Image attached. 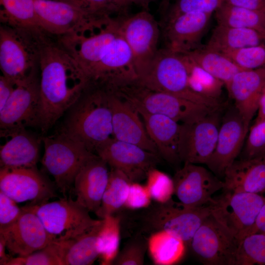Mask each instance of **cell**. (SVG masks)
I'll use <instances>...</instances> for the list:
<instances>
[{
	"label": "cell",
	"mask_w": 265,
	"mask_h": 265,
	"mask_svg": "<svg viewBox=\"0 0 265 265\" xmlns=\"http://www.w3.org/2000/svg\"><path fill=\"white\" fill-rule=\"evenodd\" d=\"M39 128L45 134L79 100L89 85L80 66L58 43L50 40L41 52Z\"/></svg>",
	"instance_id": "6da1fadb"
},
{
	"label": "cell",
	"mask_w": 265,
	"mask_h": 265,
	"mask_svg": "<svg viewBox=\"0 0 265 265\" xmlns=\"http://www.w3.org/2000/svg\"><path fill=\"white\" fill-rule=\"evenodd\" d=\"M117 213L121 233L124 232L126 237L139 234L148 237L165 231L180 238L189 247L194 234L211 212L209 205L190 207L172 198L164 203L152 202L139 210L122 208Z\"/></svg>",
	"instance_id": "7a4b0ae2"
},
{
	"label": "cell",
	"mask_w": 265,
	"mask_h": 265,
	"mask_svg": "<svg viewBox=\"0 0 265 265\" xmlns=\"http://www.w3.org/2000/svg\"><path fill=\"white\" fill-rule=\"evenodd\" d=\"M67 113L59 131L81 142L93 153L96 154L100 147L114 138L106 90L88 86Z\"/></svg>",
	"instance_id": "3957f363"
},
{
	"label": "cell",
	"mask_w": 265,
	"mask_h": 265,
	"mask_svg": "<svg viewBox=\"0 0 265 265\" xmlns=\"http://www.w3.org/2000/svg\"><path fill=\"white\" fill-rule=\"evenodd\" d=\"M42 30L0 26V68L2 75L16 83L38 70L42 48L51 39Z\"/></svg>",
	"instance_id": "277c9868"
},
{
	"label": "cell",
	"mask_w": 265,
	"mask_h": 265,
	"mask_svg": "<svg viewBox=\"0 0 265 265\" xmlns=\"http://www.w3.org/2000/svg\"><path fill=\"white\" fill-rule=\"evenodd\" d=\"M137 81L153 90L169 93L213 109H221L219 101L204 97L191 89L182 55L165 48L159 50L148 70Z\"/></svg>",
	"instance_id": "5b68a950"
},
{
	"label": "cell",
	"mask_w": 265,
	"mask_h": 265,
	"mask_svg": "<svg viewBox=\"0 0 265 265\" xmlns=\"http://www.w3.org/2000/svg\"><path fill=\"white\" fill-rule=\"evenodd\" d=\"M42 142L44 146L43 166L53 178L57 189L67 197L78 172L96 154L60 131L43 137Z\"/></svg>",
	"instance_id": "8992f818"
},
{
	"label": "cell",
	"mask_w": 265,
	"mask_h": 265,
	"mask_svg": "<svg viewBox=\"0 0 265 265\" xmlns=\"http://www.w3.org/2000/svg\"><path fill=\"white\" fill-rule=\"evenodd\" d=\"M110 92L130 103L138 112L164 115L184 123L214 110L206 106L165 92L147 88L137 80Z\"/></svg>",
	"instance_id": "52a82bcc"
},
{
	"label": "cell",
	"mask_w": 265,
	"mask_h": 265,
	"mask_svg": "<svg viewBox=\"0 0 265 265\" xmlns=\"http://www.w3.org/2000/svg\"><path fill=\"white\" fill-rule=\"evenodd\" d=\"M27 206L38 216L48 232L57 240L73 239L100 223L76 200L64 197L53 202Z\"/></svg>",
	"instance_id": "ba28073f"
},
{
	"label": "cell",
	"mask_w": 265,
	"mask_h": 265,
	"mask_svg": "<svg viewBox=\"0 0 265 265\" xmlns=\"http://www.w3.org/2000/svg\"><path fill=\"white\" fill-rule=\"evenodd\" d=\"M265 197L257 194L224 190L209 204L211 214L239 241L252 233Z\"/></svg>",
	"instance_id": "9c48e42d"
},
{
	"label": "cell",
	"mask_w": 265,
	"mask_h": 265,
	"mask_svg": "<svg viewBox=\"0 0 265 265\" xmlns=\"http://www.w3.org/2000/svg\"><path fill=\"white\" fill-rule=\"evenodd\" d=\"M122 35L132 52L137 79L149 69L158 51L159 25L148 10L120 16Z\"/></svg>",
	"instance_id": "30bf717a"
},
{
	"label": "cell",
	"mask_w": 265,
	"mask_h": 265,
	"mask_svg": "<svg viewBox=\"0 0 265 265\" xmlns=\"http://www.w3.org/2000/svg\"><path fill=\"white\" fill-rule=\"evenodd\" d=\"M137 80L132 52L120 31L106 47L90 73L89 85L110 91Z\"/></svg>",
	"instance_id": "8fae6325"
},
{
	"label": "cell",
	"mask_w": 265,
	"mask_h": 265,
	"mask_svg": "<svg viewBox=\"0 0 265 265\" xmlns=\"http://www.w3.org/2000/svg\"><path fill=\"white\" fill-rule=\"evenodd\" d=\"M120 22L117 16L103 26L58 37V44L76 59L88 80L106 47L120 32Z\"/></svg>",
	"instance_id": "7c38bea8"
},
{
	"label": "cell",
	"mask_w": 265,
	"mask_h": 265,
	"mask_svg": "<svg viewBox=\"0 0 265 265\" xmlns=\"http://www.w3.org/2000/svg\"><path fill=\"white\" fill-rule=\"evenodd\" d=\"M239 242L210 214L194 234L189 247L204 265H234Z\"/></svg>",
	"instance_id": "4fadbf2b"
},
{
	"label": "cell",
	"mask_w": 265,
	"mask_h": 265,
	"mask_svg": "<svg viewBox=\"0 0 265 265\" xmlns=\"http://www.w3.org/2000/svg\"><path fill=\"white\" fill-rule=\"evenodd\" d=\"M38 70L17 83L0 111V130L39 128L41 113L40 80Z\"/></svg>",
	"instance_id": "5bb4252c"
},
{
	"label": "cell",
	"mask_w": 265,
	"mask_h": 265,
	"mask_svg": "<svg viewBox=\"0 0 265 265\" xmlns=\"http://www.w3.org/2000/svg\"><path fill=\"white\" fill-rule=\"evenodd\" d=\"M220 110L182 123L181 161L207 164L216 146L222 119Z\"/></svg>",
	"instance_id": "9a60e30c"
},
{
	"label": "cell",
	"mask_w": 265,
	"mask_h": 265,
	"mask_svg": "<svg viewBox=\"0 0 265 265\" xmlns=\"http://www.w3.org/2000/svg\"><path fill=\"white\" fill-rule=\"evenodd\" d=\"M53 182L36 168H0V190L17 203L37 204L57 197Z\"/></svg>",
	"instance_id": "2e32d148"
},
{
	"label": "cell",
	"mask_w": 265,
	"mask_h": 265,
	"mask_svg": "<svg viewBox=\"0 0 265 265\" xmlns=\"http://www.w3.org/2000/svg\"><path fill=\"white\" fill-rule=\"evenodd\" d=\"M39 27L51 36L59 37L82 29L105 25L94 21L74 6L58 0H34Z\"/></svg>",
	"instance_id": "e0dca14e"
},
{
	"label": "cell",
	"mask_w": 265,
	"mask_h": 265,
	"mask_svg": "<svg viewBox=\"0 0 265 265\" xmlns=\"http://www.w3.org/2000/svg\"><path fill=\"white\" fill-rule=\"evenodd\" d=\"M96 154L110 168L122 172L132 182L139 183L146 179L149 170L160 161L158 154L115 138L100 147Z\"/></svg>",
	"instance_id": "ac0fdd59"
},
{
	"label": "cell",
	"mask_w": 265,
	"mask_h": 265,
	"mask_svg": "<svg viewBox=\"0 0 265 265\" xmlns=\"http://www.w3.org/2000/svg\"><path fill=\"white\" fill-rule=\"evenodd\" d=\"M22 208V212L13 224L0 229L6 249L16 257L28 255L57 240L27 205Z\"/></svg>",
	"instance_id": "d6986e66"
},
{
	"label": "cell",
	"mask_w": 265,
	"mask_h": 265,
	"mask_svg": "<svg viewBox=\"0 0 265 265\" xmlns=\"http://www.w3.org/2000/svg\"><path fill=\"white\" fill-rule=\"evenodd\" d=\"M174 193L181 203L190 207L209 205L212 195L224 189V183L206 168L185 162L172 178Z\"/></svg>",
	"instance_id": "ffe728a7"
},
{
	"label": "cell",
	"mask_w": 265,
	"mask_h": 265,
	"mask_svg": "<svg viewBox=\"0 0 265 265\" xmlns=\"http://www.w3.org/2000/svg\"><path fill=\"white\" fill-rule=\"evenodd\" d=\"M249 128L235 106L222 117L214 150L206 165L215 175L224 177L239 155Z\"/></svg>",
	"instance_id": "44dd1931"
},
{
	"label": "cell",
	"mask_w": 265,
	"mask_h": 265,
	"mask_svg": "<svg viewBox=\"0 0 265 265\" xmlns=\"http://www.w3.org/2000/svg\"><path fill=\"white\" fill-rule=\"evenodd\" d=\"M211 14L191 12L180 14L163 21L165 48L186 54L201 47L200 42Z\"/></svg>",
	"instance_id": "7402d4cb"
},
{
	"label": "cell",
	"mask_w": 265,
	"mask_h": 265,
	"mask_svg": "<svg viewBox=\"0 0 265 265\" xmlns=\"http://www.w3.org/2000/svg\"><path fill=\"white\" fill-rule=\"evenodd\" d=\"M107 92L112 115L114 138L159 155L140 120L138 112L126 100L113 93Z\"/></svg>",
	"instance_id": "603a6c76"
},
{
	"label": "cell",
	"mask_w": 265,
	"mask_h": 265,
	"mask_svg": "<svg viewBox=\"0 0 265 265\" xmlns=\"http://www.w3.org/2000/svg\"><path fill=\"white\" fill-rule=\"evenodd\" d=\"M0 136L6 139L0 146V168L36 167L43 137L30 132L26 128L0 130Z\"/></svg>",
	"instance_id": "cb8c5ba5"
},
{
	"label": "cell",
	"mask_w": 265,
	"mask_h": 265,
	"mask_svg": "<svg viewBox=\"0 0 265 265\" xmlns=\"http://www.w3.org/2000/svg\"><path fill=\"white\" fill-rule=\"evenodd\" d=\"M108 166L96 155L83 166L75 177L73 186L76 200L90 212L95 213L100 207L109 179Z\"/></svg>",
	"instance_id": "d4e9b609"
},
{
	"label": "cell",
	"mask_w": 265,
	"mask_h": 265,
	"mask_svg": "<svg viewBox=\"0 0 265 265\" xmlns=\"http://www.w3.org/2000/svg\"><path fill=\"white\" fill-rule=\"evenodd\" d=\"M265 85V67L238 72L226 86L235 107L249 128L257 112L259 100Z\"/></svg>",
	"instance_id": "484cf974"
},
{
	"label": "cell",
	"mask_w": 265,
	"mask_h": 265,
	"mask_svg": "<svg viewBox=\"0 0 265 265\" xmlns=\"http://www.w3.org/2000/svg\"><path fill=\"white\" fill-rule=\"evenodd\" d=\"M138 113L160 158L171 164L181 161L180 153L182 124L164 115Z\"/></svg>",
	"instance_id": "4316f807"
},
{
	"label": "cell",
	"mask_w": 265,
	"mask_h": 265,
	"mask_svg": "<svg viewBox=\"0 0 265 265\" xmlns=\"http://www.w3.org/2000/svg\"><path fill=\"white\" fill-rule=\"evenodd\" d=\"M224 190L265 197V155L236 160L224 175Z\"/></svg>",
	"instance_id": "83f0119b"
},
{
	"label": "cell",
	"mask_w": 265,
	"mask_h": 265,
	"mask_svg": "<svg viewBox=\"0 0 265 265\" xmlns=\"http://www.w3.org/2000/svg\"><path fill=\"white\" fill-rule=\"evenodd\" d=\"M265 44V37L257 30L218 24L205 48L221 53Z\"/></svg>",
	"instance_id": "f1b7e54d"
},
{
	"label": "cell",
	"mask_w": 265,
	"mask_h": 265,
	"mask_svg": "<svg viewBox=\"0 0 265 265\" xmlns=\"http://www.w3.org/2000/svg\"><path fill=\"white\" fill-rule=\"evenodd\" d=\"M103 221L77 237L63 241V265H90L99 258L96 243Z\"/></svg>",
	"instance_id": "f546056e"
},
{
	"label": "cell",
	"mask_w": 265,
	"mask_h": 265,
	"mask_svg": "<svg viewBox=\"0 0 265 265\" xmlns=\"http://www.w3.org/2000/svg\"><path fill=\"white\" fill-rule=\"evenodd\" d=\"M194 63L222 81L226 87L238 72L243 70L225 54L205 47L186 53Z\"/></svg>",
	"instance_id": "4dcf8cb0"
},
{
	"label": "cell",
	"mask_w": 265,
	"mask_h": 265,
	"mask_svg": "<svg viewBox=\"0 0 265 265\" xmlns=\"http://www.w3.org/2000/svg\"><path fill=\"white\" fill-rule=\"evenodd\" d=\"M187 246L180 238L165 231L148 237V251L155 265H172L184 257Z\"/></svg>",
	"instance_id": "1f68e13d"
},
{
	"label": "cell",
	"mask_w": 265,
	"mask_h": 265,
	"mask_svg": "<svg viewBox=\"0 0 265 265\" xmlns=\"http://www.w3.org/2000/svg\"><path fill=\"white\" fill-rule=\"evenodd\" d=\"M132 182L122 172L110 168L100 207L95 213L101 219L115 214L124 207Z\"/></svg>",
	"instance_id": "d6a6232c"
},
{
	"label": "cell",
	"mask_w": 265,
	"mask_h": 265,
	"mask_svg": "<svg viewBox=\"0 0 265 265\" xmlns=\"http://www.w3.org/2000/svg\"><path fill=\"white\" fill-rule=\"evenodd\" d=\"M218 24L254 29L265 37V11H256L224 3L215 11Z\"/></svg>",
	"instance_id": "836d02e7"
},
{
	"label": "cell",
	"mask_w": 265,
	"mask_h": 265,
	"mask_svg": "<svg viewBox=\"0 0 265 265\" xmlns=\"http://www.w3.org/2000/svg\"><path fill=\"white\" fill-rule=\"evenodd\" d=\"M0 4L2 24L43 31L37 23L34 0H0Z\"/></svg>",
	"instance_id": "e575fe53"
},
{
	"label": "cell",
	"mask_w": 265,
	"mask_h": 265,
	"mask_svg": "<svg viewBox=\"0 0 265 265\" xmlns=\"http://www.w3.org/2000/svg\"><path fill=\"white\" fill-rule=\"evenodd\" d=\"M98 235L97 248L101 265H110L119 252L121 233V218L118 213L103 219Z\"/></svg>",
	"instance_id": "d590c367"
},
{
	"label": "cell",
	"mask_w": 265,
	"mask_h": 265,
	"mask_svg": "<svg viewBox=\"0 0 265 265\" xmlns=\"http://www.w3.org/2000/svg\"><path fill=\"white\" fill-rule=\"evenodd\" d=\"M181 54L187 67L191 89L204 97L219 101L224 84L197 65L186 54Z\"/></svg>",
	"instance_id": "8d00e7d4"
},
{
	"label": "cell",
	"mask_w": 265,
	"mask_h": 265,
	"mask_svg": "<svg viewBox=\"0 0 265 265\" xmlns=\"http://www.w3.org/2000/svg\"><path fill=\"white\" fill-rule=\"evenodd\" d=\"M265 265V234L254 233L239 241L234 265Z\"/></svg>",
	"instance_id": "74e56055"
},
{
	"label": "cell",
	"mask_w": 265,
	"mask_h": 265,
	"mask_svg": "<svg viewBox=\"0 0 265 265\" xmlns=\"http://www.w3.org/2000/svg\"><path fill=\"white\" fill-rule=\"evenodd\" d=\"M63 241L55 240L28 255L12 257L6 265H63Z\"/></svg>",
	"instance_id": "f35d334b"
},
{
	"label": "cell",
	"mask_w": 265,
	"mask_h": 265,
	"mask_svg": "<svg viewBox=\"0 0 265 265\" xmlns=\"http://www.w3.org/2000/svg\"><path fill=\"white\" fill-rule=\"evenodd\" d=\"M67 2L81 10L92 20L108 22L122 16L111 0H58Z\"/></svg>",
	"instance_id": "ab89813d"
},
{
	"label": "cell",
	"mask_w": 265,
	"mask_h": 265,
	"mask_svg": "<svg viewBox=\"0 0 265 265\" xmlns=\"http://www.w3.org/2000/svg\"><path fill=\"white\" fill-rule=\"evenodd\" d=\"M147 251L148 237L139 234L134 235L119 251L112 265H142Z\"/></svg>",
	"instance_id": "60d3db41"
},
{
	"label": "cell",
	"mask_w": 265,
	"mask_h": 265,
	"mask_svg": "<svg viewBox=\"0 0 265 265\" xmlns=\"http://www.w3.org/2000/svg\"><path fill=\"white\" fill-rule=\"evenodd\" d=\"M146 179L145 186L154 202L164 203L172 198L173 180L167 174L155 168L149 170Z\"/></svg>",
	"instance_id": "b9f144b4"
},
{
	"label": "cell",
	"mask_w": 265,
	"mask_h": 265,
	"mask_svg": "<svg viewBox=\"0 0 265 265\" xmlns=\"http://www.w3.org/2000/svg\"><path fill=\"white\" fill-rule=\"evenodd\" d=\"M243 70L265 67V44L222 53Z\"/></svg>",
	"instance_id": "7bdbcfd3"
},
{
	"label": "cell",
	"mask_w": 265,
	"mask_h": 265,
	"mask_svg": "<svg viewBox=\"0 0 265 265\" xmlns=\"http://www.w3.org/2000/svg\"><path fill=\"white\" fill-rule=\"evenodd\" d=\"M224 2L225 0H177L166 14L164 20L186 13L212 14Z\"/></svg>",
	"instance_id": "ee69618b"
},
{
	"label": "cell",
	"mask_w": 265,
	"mask_h": 265,
	"mask_svg": "<svg viewBox=\"0 0 265 265\" xmlns=\"http://www.w3.org/2000/svg\"><path fill=\"white\" fill-rule=\"evenodd\" d=\"M265 149V118L255 121L250 129L244 148V158L259 155Z\"/></svg>",
	"instance_id": "f6af8a7d"
},
{
	"label": "cell",
	"mask_w": 265,
	"mask_h": 265,
	"mask_svg": "<svg viewBox=\"0 0 265 265\" xmlns=\"http://www.w3.org/2000/svg\"><path fill=\"white\" fill-rule=\"evenodd\" d=\"M152 201L145 185L138 182H132L123 208L132 211L145 209L150 205Z\"/></svg>",
	"instance_id": "bcb514c9"
},
{
	"label": "cell",
	"mask_w": 265,
	"mask_h": 265,
	"mask_svg": "<svg viewBox=\"0 0 265 265\" xmlns=\"http://www.w3.org/2000/svg\"><path fill=\"white\" fill-rule=\"evenodd\" d=\"M17 202L0 190V229L13 224L23 212Z\"/></svg>",
	"instance_id": "7dc6e473"
},
{
	"label": "cell",
	"mask_w": 265,
	"mask_h": 265,
	"mask_svg": "<svg viewBox=\"0 0 265 265\" xmlns=\"http://www.w3.org/2000/svg\"><path fill=\"white\" fill-rule=\"evenodd\" d=\"M17 83L3 75L0 76V111L11 96Z\"/></svg>",
	"instance_id": "c3c4849f"
},
{
	"label": "cell",
	"mask_w": 265,
	"mask_h": 265,
	"mask_svg": "<svg viewBox=\"0 0 265 265\" xmlns=\"http://www.w3.org/2000/svg\"><path fill=\"white\" fill-rule=\"evenodd\" d=\"M225 3L251 10L265 11V0H225Z\"/></svg>",
	"instance_id": "681fc988"
},
{
	"label": "cell",
	"mask_w": 265,
	"mask_h": 265,
	"mask_svg": "<svg viewBox=\"0 0 265 265\" xmlns=\"http://www.w3.org/2000/svg\"><path fill=\"white\" fill-rule=\"evenodd\" d=\"M254 233L265 234V203L262 207L256 218L251 234Z\"/></svg>",
	"instance_id": "f907efd6"
},
{
	"label": "cell",
	"mask_w": 265,
	"mask_h": 265,
	"mask_svg": "<svg viewBox=\"0 0 265 265\" xmlns=\"http://www.w3.org/2000/svg\"><path fill=\"white\" fill-rule=\"evenodd\" d=\"M265 118V85L262 91L258 108L257 110V115L255 121H259Z\"/></svg>",
	"instance_id": "816d5d0a"
},
{
	"label": "cell",
	"mask_w": 265,
	"mask_h": 265,
	"mask_svg": "<svg viewBox=\"0 0 265 265\" xmlns=\"http://www.w3.org/2000/svg\"><path fill=\"white\" fill-rule=\"evenodd\" d=\"M5 242L3 238L0 236V265H6L13 257L11 255L6 254Z\"/></svg>",
	"instance_id": "f5cc1de1"
},
{
	"label": "cell",
	"mask_w": 265,
	"mask_h": 265,
	"mask_svg": "<svg viewBox=\"0 0 265 265\" xmlns=\"http://www.w3.org/2000/svg\"><path fill=\"white\" fill-rule=\"evenodd\" d=\"M114 5L118 8L121 14L125 15V11L128 7L133 3V0H111Z\"/></svg>",
	"instance_id": "db71d44e"
},
{
	"label": "cell",
	"mask_w": 265,
	"mask_h": 265,
	"mask_svg": "<svg viewBox=\"0 0 265 265\" xmlns=\"http://www.w3.org/2000/svg\"><path fill=\"white\" fill-rule=\"evenodd\" d=\"M156 0H133V3L141 7L143 10H148L150 5Z\"/></svg>",
	"instance_id": "11a10c76"
},
{
	"label": "cell",
	"mask_w": 265,
	"mask_h": 265,
	"mask_svg": "<svg viewBox=\"0 0 265 265\" xmlns=\"http://www.w3.org/2000/svg\"><path fill=\"white\" fill-rule=\"evenodd\" d=\"M171 0H161L160 8L162 12H166Z\"/></svg>",
	"instance_id": "9f6ffc18"
},
{
	"label": "cell",
	"mask_w": 265,
	"mask_h": 265,
	"mask_svg": "<svg viewBox=\"0 0 265 265\" xmlns=\"http://www.w3.org/2000/svg\"><path fill=\"white\" fill-rule=\"evenodd\" d=\"M259 155H265V149L263 151V152Z\"/></svg>",
	"instance_id": "6f0895ef"
}]
</instances>
